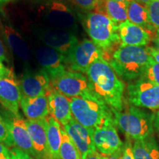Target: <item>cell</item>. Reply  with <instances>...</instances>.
Instances as JSON below:
<instances>
[{
  "label": "cell",
  "instance_id": "obj_15",
  "mask_svg": "<svg viewBox=\"0 0 159 159\" xmlns=\"http://www.w3.org/2000/svg\"><path fill=\"white\" fill-rule=\"evenodd\" d=\"M21 98L19 83L13 71L7 77L0 79V103L6 110L13 114H19Z\"/></svg>",
  "mask_w": 159,
  "mask_h": 159
},
{
  "label": "cell",
  "instance_id": "obj_10",
  "mask_svg": "<svg viewBox=\"0 0 159 159\" xmlns=\"http://www.w3.org/2000/svg\"><path fill=\"white\" fill-rule=\"evenodd\" d=\"M2 118L16 148L21 149L24 152L35 158V154L26 126L25 120L21 117V114H13L6 110L5 112H3Z\"/></svg>",
  "mask_w": 159,
  "mask_h": 159
},
{
  "label": "cell",
  "instance_id": "obj_7",
  "mask_svg": "<svg viewBox=\"0 0 159 159\" xmlns=\"http://www.w3.org/2000/svg\"><path fill=\"white\" fill-rule=\"evenodd\" d=\"M135 80L128 87L130 103L135 107L159 111V85L142 78Z\"/></svg>",
  "mask_w": 159,
  "mask_h": 159
},
{
  "label": "cell",
  "instance_id": "obj_43",
  "mask_svg": "<svg viewBox=\"0 0 159 159\" xmlns=\"http://www.w3.org/2000/svg\"><path fill=\"white\" fill-rule=\"evenodd\" d=\"M11 1V0H0V3H4V2H7Z\"/></svg>",
  "mask_w": 159,
  "mask_h": 159
},
{
  "label": "cell",
  "instance_id": "obj_4",
  "mask_svg": "<svg viewBox=\"0 0 159 159\" xmlns=\"http://www.w3.org/2000/svg\"><path fill=\"white\" fill-rule=\"evenodd\" d=\"M116 126L128 138L139 140L152 136L155 114L132 106L125 112L112 109Z\"/></svg>",
  "mask_w": 159,
  "mask_h": 159
},
{
  "label": "cell",
  "instance_id": "obj_31",
  "mask_svg": "<svg viewBox=\"0 0 159 159\" xmlns=\"http://www.w3.org/2000/svg\"><path fill=\"white\" fill-rule=\"evenodd\" d=\"M73 1L82 8L87 11H91L95 9L98 0H73Z\"/></svg>",
  "mask_w": 159,
  "mask_h": 159
},
{
  "label": "cell",
  "instance_id": "obj_44",
  "mask_svg": "<svg viewBox=\"0 0 159 159\" xmlns=\"http://www.w3.org/2000/svg\"><path fill=\"white\" fill-rule=\"evenodd\" d=\"M156 35H157V36L159 37V28L156 30Z\"/></svg>",
  "mask_w": 159,
  "mask_h": 159
},
{
  "label": "cell",
  "instance_id": "obj_23",
  "mask_svg": "<svg viewBox=\"0 0 159 159\" xmlns=\"http://www.w3.org/2000/svg\"><path fill=\"white\" fill-rule=\"evenodd\" d=\"M47 142H48L49 156L51 159H61L59 152L61 141H62V134H61L62 128L61 124L51 115H49L47 117Z\"/></svg>",
  "mask_w": 159,
  "mask_h": 159
},
{
  "label": "cell",
  "instance_id": "obj_6",
  "mask_svg": "<svg viewBox=\"0 0 159 159\" xmlns=\"http://www.w3.org/2000/svg\"><path fill=\"white\" fill-rule=\"evenodd\" d=\"M104 57L105 51L91 40L85 39L65 55V63L71 71L85 73L93 63Z\"/></svg>",
  "mask_w": 159,
  "mask_h": 159
},
{
  "label": "cell",
  "instance_id": "obj_16",
  "mask_svg": "<svg viewBox=\"0 0 159 159\" xmlns=\"http://www.w3.org/2000/svg\"><path fill=\"white\" fill-rule=\"evenodd\" d=\"M35 56L39 64L52 80L66 71L65 56L48 46L38 48Z\"/></svg>",
  "mask_w": 159,
  "mask_h": 159
},
{
  "label": "cell",
  "instance_id": "obj_37",
  "mask_svg": "<svg viewBox=\"0 0 159 159\" xmlns=\"http://www.w3.org/2000/svg\"><path fill=\"white\" fill-rule=\"evenodd\" d=\"M7 57L6 55V52L4 47V45L2 42L1 39H0V61L2 62V61H7Z\"/></svg>",
  "mask_w": 159,
  "mask_h": 159
},
{
  "label": "cell",
  "instance_id": "obj_8",
  "mask_svg": "<svg viewBox=\"0 0 159 159\" xmlns=\"http://www.w3.org/2000/svg\"><path fill=\"white\" fill-rule=\"evenodd\" d=\"M52 86L55 90L71 99L91 91L87 77L80 72L67 71L51 80Z\"/></svg>",
  "mask_w": 159,
  "mask_h": 159
},
{
  "label": "cell",
  "instance_id": "obj_42",
  "mask_svg": "<svg viewBox=\"0 0 159 159\" xmlns=\"http://www.w3.org/2000/svg\"><path fill=\"white\" fill-rule=\"evenodd\" d=\"M115 1H117V2H124V3H126V4H129L131 2L134 1V0H115Z\"/></svg>",
  "mask_w": 159,
  "mask_h": 159
},
{
  "label": "cell",
  "instance_id": "obj_2",
  "mask_svg": "<svg viewBox=\"0 0 159 159\" xmlns=\"http://www.w3.org/2000/svg\"><path fill=\"white\" fill-rule=\"evenodd\" d=\"M71 114L85 128L94 130L114 118L112 109L91 91L70 99Z\"/></svg>",
  "mask_w": 159,
  "mask_h": 159
},
{
  "label": "cell",
  "instance_id": "obj_34",
  "mask_svg": "<svg viewBox=\"0 0 159 159\" xmlns=\"http://www.w3.org/2000/svg\"><path fill=\"white\" fill-rule=\"evenodd\" d=\"M147 50H148V53L150 54V56L152 57L156 62H158L159 63V51L157 50L156 48H154V47H147Z\"/></svg>",
  "mask_w": 159,
  "mask_h": 159
},
{
  "label": "cell",
  "instance_id": "obj_28",
  "mask_svg": "<svg viewBox=\"0 0 159 159\" xmlns=\"http://www.w3.org/2000/svg\"><path fill=\"white\" fill-rule=\"evenodd\" d=\"M149 22L154 30L159 28V0H153L147 6Z\"/></svg>",
  "mask_w": 159,
  "mask_h": 159
},
{
  "label": "cell",
  "instance_id": "obj_9",
  "mask_svg": "<svg viewBox=\"0 0 159 159\" xmlns=\"http://www.w3.org/2000/svg\"><path fill=\"white\" fill-rule=\"evenodd\" d=\"M114 124V118L105 121L102 125L94 129L93 140L97 150L101 154L109 156L123 147Z\"/></svg>",
  "mask_w": 159,
  "mask_h": 159
},
{
  "label": "cell",
  "instance_id": "obj_5",
  "mask_svg": "<svg viewBox=\"0 0 159 159\" xmlns=\"http://www.w3.org/2000/svg\"><path fill=\"white\" fill-rule=\"evenodd\" d=\"M85 28L95 44L103 51L111 49L120 41L118 27L104 13L93 12L86 15L84 20Z\"/></svg>",
  "mask_w": 159,
  "mask_h": 159
},
{
  "label": "cell",
  "instance_id": "obj_35",
  "mask_svg": "<svg viewBox=\"0 0 159 159\" xmlns=\"http://www.w3.org/2000/svg\"><path fill=\"white\" fill-rule=\"evenodd\" d=\"M108 156H105V155L101 154L98 151H94L89 155L88 156L85 158V159H108Z\"/></svg>",
  "mask_w": 159,
  "mask_h": 159
},
{
  "label": "cell",
  "instance_id": "obj_12",
  "mask_svg": "<svg viewBox=\"0 0 159 159\" xmlns=\"http://www.w3.org/2000/svg\"><path fill=\"white\" fill-rule=\"evenodd\" d=\"M22 97H36L47 95L52 86L48 75L43 70L32 72L27 71L19 82Z\"/></svg>",
  "mask_w": 159,
  "mask_h": 159
},
{
  "label": "cell",
  "instance_id": "obj_40",
  "mask_svg": "<svg viewBox=\"0 0 159 159\" xmlns=\"http://www.w3.org/2000/svg\"><path fill=\"white\" fill-rule=\"evenodd\" d=\"M136 1H138L139 2H140L141 4H142V5H144L147 7V6H148L151 2L153 1V0H136Z\"/></svg>",
  "mask_w": 159,
  "mask_h": 159
},
{
  "label": "cell",
  "instance_id": "obj_41",
  "mask_svg": "<svg viewBox=\"0 0 159 159\" xmlns=\"http://www.w3.org/2000/svg\"><path fill=\"white\" fill-rule=\"evenodd\" d=\"M154 43L156 46V49L157 50L159 51V37L156 36L154 39Z\"/></svg>",
  "mask_w": 159,
  "mask_h": 159
},
{
  "label": "cell",
  "instance_id": "obj_32",
  "mask_svg": "<svg viewBox=\"0 0 159 159\" xmlns=\"http://www.w3.org/2000/svg\"><path fill=\"white\" fill-rule=\"evenodd\" d=\"M132 145L130 139H127V142L123 146V152L121 157V159H134V154H133Z\"/></svg>",
  "mask_w": 159,
  "mask_h": 159
},
{
  "label": "cell",
  "instance_id": "obj_13",
  "mask_svg": "<svg viewBox=\"0 0 159 159\" xmlns=\"http://www.w3.org/2000/svg\"><path fill=\"white\" fill-rule=\"evenodd\" d=\"M25 123L35 154V159H51L47 142V117L39 119H27Z\"/></svg>",
  "mask_w": 159,
  "mask_h": 159
},
{
  "label": "cell",
  "instance_id": "obj_14",
  "mask_svg": "<svg viewBox=\"0 0 159 159\" xmlns=\"http://www.w3.org/2000/svg\"><path fill=\"white\" fill-rule=\"evenodd\" d=\"M63 128L78 148L81 159H85L89 154L97 150L93 140L94 130L85 128L73 117Z\"/></svg>",
  "mask_w": 159,
  "mask_h": 159
},
{
  "label": "cell",
  "instance_id": "obj_17",
  "mask_svg": "<svg viewBox=\"0 0 159 159\" xmlns=\"http://www.w3.org/2000/svg\"><path fill=\"white\" fill-rule=\"evenodd\" d=\"M118 32L122 46L144 47L150 42V33L129 20L119 25Z\"/></svg>",
  "mask_w": 159,
  "mask_h": 159
},
{
  "label": "cell",
  "instance_id": "obj_1",
  "mask_svg": "<svg viewBox=\"0 0 159 159\" xmlns=\"http://www.w3.org/2000/svg\"><path fill=\"white\" fill-rule=\"evenodd\" d=\"M91 92L111 109L122 111L125 85L108 61L104 58L93 63L86 72Z\"/></svg>",
  "mask_w": 159,
  "mask_h": 159
},
{
  "label": "cell",
  "instance_id": "obj_36",
  "mask_svg": "<svg viewBox=\"0 0 159 159\" xmlns=\"http://www.w3.org/2000/svg\"><path fill=\"white\" fill-rule=\"evenodd\" d=\"M12 72L11 70H10L3 65V63L0 61V79L3 77H7Z\"/></svg>",
  "mask_w": 159,
  "mask_h": 159
},
{
  "label": "cell",
  "instance_id": "obj_18",
  "mask_svg": "<svg viewBox=\"0 0 159 159\" xmlns=\"http://www.w3.org/2000/svg\"><path fill=\"white\" fill-rule=\"evenodd\" d=\"M47 97L49 115L54 117L64 127L73 117L71 111L70 99L53 88L47 94Z\"/></svg>",
  "mask_w": 159,
  "mask_h": 159
},
{
  "label": "cell",
  "instance_id": "obj_27",
  "mask_svg": "<svg viewBox=\"0 0 159 159\" xmlns=\"http://www.w3.org/2000/svg\"><path fill=\"white\" fill-rule=\"evenodd\" d=\"M140 78L159 85V63L150 56L144 74Z\"/></svg>",
  "mask_w": 159,
  "mask_h": 159
},
{
  "label": "cell",
  "instance_id": "obj_25",
  "mask_svg": "<svg viewBox=\"0 0 159 159\" xmlns=\"http://www.w3.org/2000/svg\"><path fill=\"white\" fill-rule=\"evenodd\" d=\"M127 12L128 19L130 22L142 27L150 34L154 30V28L149 22L148 12L146 6L134 0L128 5Z\"/></svg>",
  "mask_w": 159,
  "mask_h": 159
},
{
  "label": "cell",
  "instance_id": "obj_3",
  "mask_svg": "<svg viewBox=\"0 0 159 159\" xmlns=\"http://www.w3.org/2000/svg\"><path fill=\"white\" fill-rule=\"evenodd\" d=\"M150 57L147 47L120 45L108 62L119 77L134 80L144 74Z\"/></svg>",
  "mask_w": 159,
  "mask_h": 159
},
{
  "label": "cell",
  "instance_id": "obj_38",
  "mask_svg": "<svg viewBox=\"0 0 159 159\" xmlns=\"http://www.w3.org/2000/svg\"><path fill=\"white\" fill-rule=\"evenodd\" d=\"M123 146H124V145H123ZM122 152H123V147L121 149H119L118 151L115 152L114 154L109 156L108 159H121Z\"/></svg>",
  "mask_w": 159,
  "mask_h": 159
},
{
  "label": "cell",
  "instance_id": "obj_21",
  "mask_svg": "<svg viewBox=\"0 0 159 159\" xmlns=\"http://www.w3.org/2000/svg\"><path fill=\"white\" fill-rule=\"evenodd\" d=\"M48 22L56 28L71 30L76 27L74 15L61 4L55 3L47 14Z\"/></svg>",
  "mask_w": 159,
  "mask_h": 159
},
{
  "label": "cell",
  "instance_id": "obj_22",
  "mask_svg": "<svg viewBox=\"0 0 159 159\" xmlns=\"http://www.w3.org/2000/svg\"><path fill=\"white\" fill-rule=\"evenodd\" d=\"M3 34L6 41L8 43L13 52L22 61L30 60L32 52L23 38L14 28L9 25H5L3 28Z\"/></svg>",
  "mask_w": 159,
  "mask_h": 159
},
{
  "label": "cell",
  "instance_id": "obj_33",
  "mask_svg": "<svg viewBox=\"0 0 159 159\" xmlns=\"http://www.w3.org/2000/svg\"><path fill=\"white\" fill-rule=\"evenodd\" d=\"M0 159H12L11 149L0 142Z\"/></svg>",
  "mask_w": 159,
  "mask_h": 159
},
{
  "label": "cell",
  "instance_id": "obj_19",
  "mask_svg": "<svg viewBox=\"0 0 159 159\" xmlns=\"http://www.w3.org/2000/svg\"><path fill=\"white\" fill-rule=\"evenodd\" d=\"M20 107L28 119L46 118L49 115L47 95L36 97H22Z\"/></svg>",
  "mask_w": 159,
  "mask_h": 159
},
{
  "label": "cell",
  "instance_id": "obj_26",
  "mask_svg": "<svg viewBox=\"0 0 159 159\" xmlns=\"http://www.w3.org/2000/svg\"><path fill=\"white\" fill-rule=\"evenodd\" d=\"M62 141L60 148L61 159H81L80 151L71 139L66 132L64 128L61 129Z\"/></svg>",
  "mask_w": 159,
  "mask_h": 159
},
{
  "label": "cell",
  "instance_id": "obj_24",
  "mask_svg": "<svg viewBox=\"0 0 159 159\" xmlns=\"http://www.w3.org/2000/svg\"><path fill=\"white\" fill-rule=\"evenodd\" d=\"M132 150L134 159H159V148L152 135L135 141Z\"/></svg>",
  "mask_w": 159,
  "mask_h": 159
},
{
  "label": "cell",
  "instance_id": "obj_30",
  "mask_svg": "<svg viewBox=\"0 0 159 159\" xmlns=\"http://www.w3.org/2000/svg\"><path fill=\"white\" fill-rule=\"evenodd\" d=\"M11 152L12 159H35L30 155L27 154V152H24L21 149L16 148V147L11 148Z\"/></svg>",
  "mask_w": 159,
  "mask_h": 159
},
{
  "label": "cell",
  "instance_id": "obj_20",
  "mask_svg": "<svg viewBox=\"0 0 159 159\" xmlns=\"http://www.w3.org/2000/svg\"><path fill=\"white\" fill-rule=\"evenodd\" d=\"M128 4L120 2L115 0H98L95 7V12L104 13L110 18L115 25L119 26L128 19Z\"/></svg>",
  "mask_w": 159,
  "mask_h": 159
},
{
  "label": "cell",
  "instance_id": "obj_11",
  "mask_svg": "<svg viewBox=\"0 0 159 159\" xmlns=\"http://www.w3.org/2000/svg\"><path fill=\"white\" fill-rule=\"evenodd\" d=\"M39 37L46 46L58 51L65 55L78 43L76 35L68 30L52 27L43 30Z\"/></svg>",
  "mask_w": 159,
  "mask_h": 159
},
{
  "label": "cell",
  "instance_id": "obj_29",
  "mask_svg": "<svg viewBox=\"0 0 159 159\" xmlns=\"http://www.w3.org/2000/svg\"><path fill=\"white\" fill-rule=\"evenodd\" d=\"M0 142L2 143L7 148H14L15 144L11 138V134L6 126L2 116L0 115Z\"/></svg>",
  "mask_w": 159,
  "mask_h": 159
},
{
  "label": "cell",
  "instance_id": "obj_39",
  "mask_svg": "<svg viewBox=\"0 0 159 159\" xmlns=\"http://www.w3.org/2000/svg\"><path fill=\"white\" fill-rule=\"evenodd\" d=\"M154 127L157 129V130L159 132V111L156 113L155 115V120H154Z\"/></svg>",
  "mask_w": 159,
  "mask_h": 159
}]
</instances>
